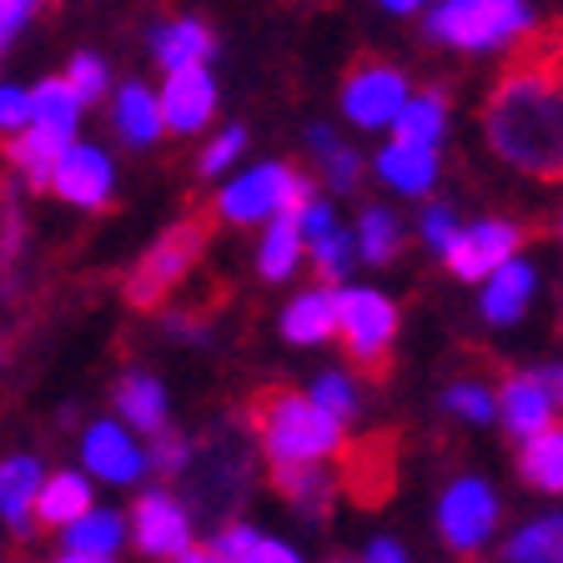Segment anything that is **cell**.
Segmentation results:
<instances>
[{
  "mask_svg": "<svg viewBox=\"0 0 563 563\" xmlns=\"http://www.w3.org/2000/svg\"><path fill=\"white\" fill-rule=\"evenodd\" d=\"M483 131L488 152L504 166L543 181L563 176V81L549 70H514L493 91Z\"/></svg>",
  "mask_w": 563,
  "mask_h": 563,
  "instance_id": "obj_1",
  "label": "cell"
},
{
  "mask_svg": "<svg viewBox=\"0 0 563 563\" xmlns=\"http://www.w3.org/2000/svg\"><path fill=\"white\" fill-rule=\"evenodd\" d=\"M252 422H257V443L272 468L277 463H332L347 448V422L322 412L297 387L262 393L257 408H252Z\"/></svg>",
  "mask_w": 563,
  "mask_h": 563,
  "instance_id": "obj_2",
  "label": "cell"
},
{
  "mask_svg": "<svg viewBox=\"0 0 563 563\" xmlns=\"http://www.w3.org/2000/svg\"><path fill=\"white\" fill-rule=\"evenodd\" d=\"M422 31L448 51L493 56L533 31V11H528V0H433L422 11Z\"/></svg>",
  "mask_w": 563,
  "mask_h": 563,
  "instance_id": "obj_3",
  "label": "cell"
},
{
  "mask_svg": "<svg viewBox=\"0 0 563 563\" xmlns=\"http://www.w3.org/2000/svg\"><path fill=\"white\" fill-rule=\"evenodd\" d=\"M312 191L302 172L292 162H257V166H236V172L222 176V187L211 197V211L217 222L227 227H262L282 211H297V201Z\"/></svg>",
  "mask_w": 563,
  "mask_h": 563,
  "instance_id": "obj_4",
  "label": "cell"
},
{
  "mask_svg": "<svg viewBox=\"0 0 563 563\" xmlns=\"http://www.w3.org/2000/svg\"><path fill=\"white\" fill-rule=\"evenodd\" d=\"M398 328H402V312L387 292L357 287V282L338 287V342L352 367L383 373L393 347H398Z\"/></svg>",
  "mask_w": 563,
  "mask_h": 563,
  "instance_id": "obj_5",
  "label": "cell"
},
{
  "mask_svg": "<svg viewBox=\"0 0 563 563\" xmlns=\"http://www.w3.org/2000/svg\"><path fill=\"white\" fill-rule=\"evenodd\" d=\"M76 457H81V468L96 478V488H141V478L152 473L146 438L131 422H121L117 412L86 422L81 438H76Z\"/></svg>",
  "mask_w": 563,
  "mask_h": 563,
  "instance_id": "obj_6",
  "label": "cell"
},
{
  "mask_svg": "<svg viewBox=\"0 0 563 563\" xmlns=\"http://www.w3.org/2000/svg\"><path fill=\"white\" fill-rule=\"evenodd\" d=\"M201 252H207V227L191 222V217L187 222H172L146 252H141L136 267H131L126 302L131 307H156L172 287H181V282L191 277V267L201 262Z\"/></svg>",
  "mask_w": 563,
  "mask_h": 563,
  "instance_id": "obj_7",
  "label": "cell"
},
{
  "mask_svg": "<svg viewBox=\"0 0 563 563\" xmlns=\"http://www.w3.org/2000/svg\"><path fill=\"white\" fill-rule=\"evenodd\" d=\"M498 518H504V504L493 493L488 478H453L438 498V533L443 543L457 553V559H478L493 539H498Z\"/></svg>",
  "mask_w": 563,
  "mask_h": 563,
  "instance_id": "obj_8",
  "label": "cell"
},
{
  "mask_svg": "<svg viewBox=\"0 0 563 563\" xmlns=\"http://www.w3.org/2000/svg\"><path fill=\"white\" fill-rule=\"evenodd\" d=\"M121 187V166L117 156L106 152L101 141H86V136H70L60 146L56 166H51V197L70 211H106L117 201Z\"/></svg>",
  "mask_w": 563,
  "mask_h": 563,
  "instance_id": "obj_9",
  "label": "cell"
},
{
  "mask_svg": "<svg viewBox=\"0 0 563 563\" xmlns=\"http://www.w3.org/2000/svg\"><path fill=\"white\" fill-rule=\"evenodd\" d=\"M126 528H131V549L146 563H172L197 543V518L172 488H141L131 498Z\"/></svg>",
  "mask_w": 563,
  "mask_h": 563,
  "instance_id": "obj_10",
  "label": "cell"
},
{
  "mask_svg": "<svg viewBox=\"0 0 563 563\" xmlns=\"http://www.w3.org/2000/svg\"><path fill=\"white\" fill-rule=\"evenodd\" d=\"M408 96H412L408 70H398L393 60H357V66L342 76L338 111L347 117V126H357V131H387L398 121Z\"/></svg>",
  "mask_w": 563,
  "mask_h": 563,
  "instance_id": "obj_11",
  "label": "cell"
},
{
  "mask_svg": "<svg viewBox=\"0 0 563 563\" xmlns=\"http://www.w3.org/2000/svg\"><path fill=\"white\" fill-rule=\"evenodd\" d=\"M162 117H166V136H201L217 126L222 111V86L211 76V66H181V70H162Z\"/></svg>",
  "mask_w": 563,
  "mask_h": 563,
  "instance_id": "obj_12",
  "label": "cell"
},
{
  "mask_svg": "<svg viewBox=\"0 0 563 563\" xmlns=\"http://www.w3.org/2000/svg\"><path fill=\"white\" fill-rule=\"evenodd\" d=\"M518 252H523V227L504 222V217H483V222H473V227H457L443 262L457 282H483L493 267H504Z\"/></svg>",
  "mask_w": 563,
  "mask_h": 563,
  "instance_id": "obj_13",
  "label": "cell"
},
{
  "mask_svg": "<svg viewBox=\"0 0 563 563\" xmlns=\"http://www.w3.org/2000/svg\"><path fill=\"white\" fill-rule=\"evenodd\" d=\"M373 176L393 191V197L422 201V197H433L438 176H443V156H438V146H428V141L387 136L383 152L373 156Z\"/></svg>",
  "mask_w": 563,
  "mask_h": 563,
  "instance_id": "obj_14",
  "label": "cell"
},
{
  "mask_svg": "<svg viewBox=\"0 0 563 563\" xmlns=\"http://www.w3.org/2000/svg\"><path fill=\"white\" fill-rule=\"evenodd\" d=\"M111 106V131H117L121 146L131 152H152L156 141H166V117H162V96L146 81H121L106 96Z\"/></svg>",
  "mask_w": 563,
  "mask_h": 563,
  "instance_id": "obj_15",
  "label": "cell"
},
{
  "mask_svg": "<svg viewBox=\"0 0 563 563\" xmlns=\"http://www.w3.org/2000/svg\"><path fill=\"white\" fill-rule=\"evenodd\" d=\"M46 483V457L41 453H5L0 457V528L11 539L35 533V493Z\"/></svg>",
  "mask_w": 563,
  "mask_h": 563,
  "instance_id": "obj_16",
  "label": "cell"
},
{
  "mask_svg": "<svg viewBox=\"0 0 563 563\" xmlns=\"http://www.w3.org/2000/svg\"><path fill=\"white\" fill-rule=\"evenodd\" d=\"M478 287H483V297H478L483 322H488V328H514V322H523L528 307H533L539 272H533V262L508 257L504 267H493Z\"/></svg>",
  "mask_w": 563,
  "mask_h": 563,
  "instance_id": "obj_17",
  "label": "cell"
},
{
  "mask_svg": "<svg viewBox=\"0 0 563 563\" xmlns=\"http://www.w3.org/2000/svg\"><path fill=\"white\" fill-rule=\"evenodd\" d=\"M111 412H117L121 422H131L141 438H152V433H162V428H172V393H166V383L156 373L131 367V373H121L117 387H111Z\"/></svg>",
  "mask_w": 563,
  "mask_h": 563,
  "instance_id": "obj_18",
  "label": "cell"
},
{
  "mask_svg": "<svg viewBox=\"0 0 563 563\" xmlns=\"http://www.w3.org/2000/svg\"><path fill=\"white\" fill-rule=\"evenodd\" d=\"M277 328L292 347H322V342H332L338 338V287H328V282L302 287L292 302L282 307Z\"/></svg>",
  "mask_w": 563,
  "mask_h": 563,
  "instance_id": "obj_19",
  "label": "cell"
},
{
  "mask_svg": "<svg viewBox=\"0 0 563 563\" xmlns=\"http://www.w3.org/2000/svg\"><path fill=\"white\" fill-rule=\"evenodd\" d=\"M553 418H559V402H553L549 383H543L539 373H514V377H504V387H498V422H504V428L518 438V443H523L528 433L549 428Z\"/></svg>",
  "mask_w": 563,
  "mask_h": 563,
  "instance_id": "obj_20",
  "label": "cell"
},
{
  "mask_svg": "<svg viewBox=\"0 0 563 563\" xmlns=\"http://www.w3.org/2000/svg\"><path fill=\"white\" fill-rule=\"evenodd\" d=\"M91 504H96V478L81 463H76V468H46V483L35 493V528L60 533V528L76 523Z\"/></svg>",
  "mask_w": 563,
  "mask_h": 563,
  "instance_id": "obj_21",
  "label": "cell"
},
{
  "mask_svg": "<svg viewBox=\"0 0 563 563\" xmlns=\"http://www.w3.org/2000/svg\"><path fill=\"white\" fill-rule=\"evenodd\" d=\"M146 46H152L156 70L211 66V56H217V31H211L207 21H197V15H176V21L152 25Z\"/></svg>",
  "mask_w": 563,
  "mask_h": 563,
  "instance_id": "obj_22",
  "label": "cell"
},
{
  "mask_svg": "<svg viewBox=\"0 0 563 563\" xmlns=\"http://www.w3.org/2000/svg\"><path fill=\"white\" fill-rule=\"evenodd\" d=\"M66 141L70 136L35 126V121H25L21 131H11V136H5V162H11V172L21 176L25 191H46L51 187V166H56V156H60V146H66Z\"/></svg>",
  "mask_w": 563,
  "mask_h": 563,
  "instance_id": "obj_23",
  "label": "cell"
},
{
  "mask_svg": "<svg viewBox=\"0 0 563 563\" xmlns=\"http://www.w3.org/2000/svg\"><path fill=\"white\" fill-rule=\"evenodd\" d=\"M131 543V528H126V514L121 508H106L96 498L76 523L60 528V549L70 553H91V559H121V549Z\"/></svg>",
  "mask_w": 563,
  "mask_h": 563,
  "instance_id": "obj_24",
  "label": "cell"
},
{
  "mask_svg": "<svg viewBox=\"0 0 563 563\" xmlns=\"http://www.w3.org/2000/svg\"><path fill=\"white\" fill-rule=\"evenodd\" d=\"M257 277L262 282H292L297 267L307 262V236L302 227H297L292 211H282V217H272V222L257 227Z\"/></svg>",
  "mask_w": 563,
  "mask_h": 563,
  "instance_id": "obj_25",
  "label": "cell"
},
{
  "mask_svg": "<svg viewBox=\"0 0 563 563\" xmlns=\"http://www.w3.org/2000/svg\"><path fill=\"white\" fill-rule=\"evenodd\" d=\"M272 483H277V493L302 518H322V514H328V508H332V488H338V478L328 473V463H277V468H272Z\"/></svg>",
  "mask_w": 563,
  "mask_h": 563,
  "instance_id": "obj_26",
  "label": "cell"
},
{
  "mask_svg": "<svg viewBox=\"0 0 563 563\" xmlns=\"http://www.w3.org/2000/svg\"><path fill=\"white\" fill-rule=\"evenodd\" d=\"M211 549L227 553L232 563H307L302 549L287 539H272V533H262L257 523H227L222 533H211Z\"/></svg>",
  "mask_w": 563,
  "mask_h": 563,
  "instance_id": "obj_27",
  "label": "cell"
},
{
  "mask_svg": "<svg viewBox=\"0 0 563 563\" xmlns=\"http://www.w3.org/2000/svg\"><path fill=\"white\" fill-rule=\"evenodd\" d=\"M31 121L46 131H60V136H81V121H86V101L70 91L66 76H41L31 86Z\"/></svg>",
  "mask_w": 563,
  "mask_h": 563,
  "instance_id": "obj_28",
  "label": "cell"
},
{
  "mask_svg": "<svg viewBox=\"0 0 563 563\" xmlns=\"http://www.w3.org/2000/svg\"><path fill=\"white\" fill-rule=\"evenodd\" d=\"M518 473H523L528 488L539 493H563V422L553 418L549 428L523 438V453H518Z\"/></svg>",
  "mask_w": 563,
  "mask_h": 563,
  "instance_id": "obj_29",
  "label": "cell"
},
{
  "mask_svg": "<svg viewBox=\"0 0 563 563\" xmlns=\"http://www.w3.org/2000/svg\"><path fill=\"white\" fill-rule=\"evenodd\" d=\"M307 146H312V156H317V172H322V181H328V191H338V197H347V191H357V181H363V156L352 152V146L338 136V131H328V126H312V131H307Z\"/></svg>",
  "mask_w": 563,
  "mask_h": 563,
  "instance_id": "obj_30",
  "label": "cell"
},
{
  "mask_svg": "<svg viewBox=\"0 0 563 563\" xmlns=\"http://www.w3.org/2000/svg\"><path fill=\"white\" fill-rule=\"evenodd\" d=\"M448 121H453V111H448V96L443 91H412L408 101H402L398 121H393V136L402 141H428V146H443L448 136Z\"/></svg>",
  "mask_w": 563,
  "mask_h": 563,
  "instance_id": "obj_31",
  "label": "cell"
},
{
  "mask_svg": "<svg viewBox=\"0 0 563 563\" xmlns=\"http://www.w3.org/2000/svg\"><path fill=\"white\" fill-rule=\"evenodd\" d=\"M504 563H563V514H539L508 533Z\"/></svg>",
  "mask_w": 563,
  "mask_h": 563,
  "instance_id": "obj_32",
  "label": "cell"
},
{
  "mask_svg": "<svg viewBox=\"0 0 563 563\" xmlns=\"http://www.w3.org/2000/svg\"><path fill=\"white\" fill-rule=\"evenodd\" d=\"M352 236H357V262L387 267L402 246V222L387 207H367L363 217H357V227H352Z\"/></svg>",
  "mask_w": 563,
  "mask_h": 563,
  "instance_id": "obj_33",
  "label": "cell"
},
{
  "mask_svg": "<svg viewBox=\"0 0 563 563\" xmlns=\"http://www.w3.org/2000/svg\"><path fill=\"white\" fill-rule=\"evenodd\" d=\"M307 262L317 267V282H328V287H342L357 267V236L347 227H332L322 232L317 242H307Z\"/></svg>",
  "mask_w": 563,
  "mask_h": 563,
  "instance_id": "obj_34",
  "label": "cell"
},
{
  "mask_svg": "<svg viewBox=\"0 0 563 563\" xmlns=\"http://www.w3.org/2000/svg\"><path fill=\"white\" fill-rule=\"evenodd\" d=\"M307 398L322 412H332L338 422H352L363 412V387H357V377H352L347 367H322V373L307 383Z\"/></svg>",
  "mask_w": 563,
  "mask_h": 563,
  "instance_id": "obj_35",
  "label": "cell"
},
{
  "mask_svg": "<svg viewBox=\"0 0 563 563\" xmlns=\"http://www.w3.org/2000/svg\"><path fill=\"white\" fill-rule=\"evenodd\" d=\"M246 156V126H217L207 131V141H201L197 152V176L201 181H222L227 172H236Z\"/></svg>",
  "mask_w": 563,
  "mask_h": 563,
  "instance_id": "obj_36",
  "label": "cell"
},
{
  "mask_svg": "<svg viewBox=\"0 0 563 563\" xmlns=\"http://www.w3.org/2000/svg\"><path fill=\"white\" fill-rule=\"evenodd\" d=\"M60 76H66L70 91L86 101V111H91V106H101L106 96H111V86H117V81H111V66H106L101 51H76V56L66 60V70H60Z\"/></svg>",
  "mask_w": 563,
  "mask_h": 563,
  "instance_id": "obj_37",
  "label": "cell"
},
{
  "mask_svg": "<svg viewBox=\"0 0 563 563\" xmlns=\"http://www.w3.org/2000/svg\"><path fill=\"white\" fill-rule=\"evenodd\" d=\"M443 408L453 412V418L473 422V428H483V422L498 418V393H493L488 383H453L443 393Z\"/></svg>",
  "mask_w": 563,
  "mask_h": 563,
  "instance_id": "obj_38",
  "label": "cell"
},
{
  "mask_svg": "<svg viewBox=\"0 0 563 563\" xmlns=\"http://www.w3.org/2000/svg\"><path fill=\"white\" fill-rule=\"evenodd\" d=\"M146 448H152V473H166V478H176V473L191 463V438L172 433V428L152 433L146 438Z\"/></svg>",
  "mask_w": 563,
  "mask_h": 563,
  "instance_id": "obj_39",
  "label": "cell"
},
{
  "mask_svg": "<svg viewBox=\"0 0 563 563\" xmlns=\"http://www.w3.org/2000/svg\"><path fill=\"white\" fill-rule=\"evenodd\" d=\"M51 0H0V56L31 31V21L46 11Z\"/></svg>",
  "mask_w": 563,
  "mask_h": 563,
  "instance_id": "obj_40",
  "label": "cell"
},
{
  "mask_svg": "<svg viewBox=\"0 0 563 563\" xmlns=\"http://www.w3.org/2000/svg\"><path fill=\"white\" fill-rule=\"evenodd\" d=\"M292 217H297V227H302L307 242H317L322 232H332V227H338V207H332L328 197H317V191H307V197L297 201Z\"/></svg>",
  "mask_w": 563,
  "mask_h": 563,
  "instance_id": "obj_41",
  "label": "cell"
},
{
  "mask_svg": "<svg viewBox=\"0 0 563 563\" xmlns=\"http://www.w3.org/2000/svg\"><path fill=\"white\" fill-rule=\"evenodd\" d=\"M31 121V86L0 81V136H11Z\"/></svg>",
  "mask_w": 563,
  "mask_h": 563,
  "instance_id": "obj_42",
  "label": "cell"
},
{
  "mask_svg": "<svg viewBox=\"0 0 563 563\" xmlns=\"http://www.w3.org/2000/svg\"><path fill=\"white\" fill-rule=\"evenodd\" d=\"M457 227H463V222L453 217V207H428V211H422V227H418V232H422V242H428L438 257H443L448 246H453Z\"/></svg>",
  "mask_w": 563,
  "mask_h": 563,
  "instance_id": "obj_43",
  "label": "cell"
},
{
  "mask_svg": "<svg viewBox=\"0 0 563 563\" xmlns=\"http://www.w3.org/2000/svg\"><path fill=\"white\" fill-rule=\"evenodd\" d=\"M357 563H412V559H408V549H402L398 539H373Z\"/></svg>",
  "mask_w": 563,
  "mask_h": 563,
  "instance_id": "obj_44",
  "label": "cell"
},
{
  "mask_svg": "<svg viewBox=\"0 0 563 563\" xmlns=\"http://www.w3.org/2000/svg\"><path fill=\"white\" fill-rule=\"evenodd\" d=\"M172 563H232V559H227V553H217L211 543H191V549L181 553V559H172Z\"/></svg>",
  "mask_w": 563,
  "mask_h": 563,
  "instance_id": "obj_45",
  "label": "cell"
},
{
  "mask_svg": "<svg viewBox=\"0 0 563 563\" xmlns=\"http://www.w3.org/2000/svg\"><path fill=\"white\" fill-rule=\"evenodd\" d=\"M377 5H383L387 15H422L433 0H377Z\"/></svg>",
  "mask_w": 563,
  "mask_h": 563,
  "instance_id": "obj_46",
  "label": "cell"
},
{
  "mask_svg": "<svg viewBox=\"0 0 563 563\" xmlns=\"http://www.w3.org/2000/svg\"><path fill=\"white\" fill-rule=\"evenodd\" d=\"M539 377H543V383H549L553 402H559V412H563V367H539Z\"/></svg>",
  "mask_w": 563,
  "mask_h": 563,
  "instance_id": "obj_47",
  "label": "cell"
},
{
  "mask_svg": "<svg viewBox=\"0 0 563 563\" xmlns=\"http://www.w3.org/2000/svg\"><path fill=\"white\" fill-rule=\"evenodd\" d=\"M51 563H117V559H91V553H70V549H60Z\"/></svg>",
  "mask_w": 563,
  "mask_h": 563,
  "instance_id": "obj_48",
  "label": "cell"
},
{
  "mask_svg": "<svg viewBox=\"0 0 563 563\" xmlns=\"http://www.w3.org/2000/svg\"><path fill=\"white\" fill-rule=\"evenodd\" d=\"M559 242H563V217H559Z\"/></svg>",
  "mask_w": 563,
  "mask_h": 563,
  "instance_id": "obj_49",
  "label": "cell"
},
{
  "mask_svg": "<svg viewBox=\"0 0 563 563\" xmlns=\"http://www.w3.org/2000/svg\"><path fill=\"white\" fill-rule=\"evenodd\" d=\"M332 563H352V559H332Z\"/></svg>",
  "mask_w": 563,
  "mask_h": 563,
  "instance_id": "obj_50",
  "label": "cell"
}]
</instances>
